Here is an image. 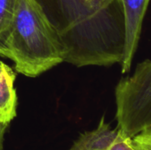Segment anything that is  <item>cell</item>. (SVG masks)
<instances>
[{
  "mask_svg": "<svg viewBox=\"0 0 151 150\" xmlns=\"http://www.w3.org/2000/svg\"><path fill=\"white\" fill-rule=\"evenodd\" d=\"M133 141L136 150H151V130L137 134Z\"/></svg>",
  "mask_w": 151,
  "mask_h": 150,
  "instance_id": "cell-8",
  "label": "cell"
},
{
  "mask_svg": "<svg viewBox=\"0 0 151 150\" xmlns=\"http://www.w3.org/2000/svg\"><path fill=\"white\" fill-rule=\"evenodd\" d=\"M0 55L12 60L15 70L36 77L65 62L61 40L35 0H20Z\"/></svg>",
  "mask_w": 151,
  "mask_h": 150,
  "instance_id": "cell-2",
  "label": "cell"
},
{
  "mask_svg": "<svg viewBox=\"0 0 151 150\" xmlns=\"http://www.w3.org/2000/svg\"><path fill=\"white\" fill-rule=\"evenodd\" d=\"M20 0H0V45L9 32Z\"/></svg>",
  "mask_w": 151,
  "mask_h": 150,
  "instance_id": "cell-7",
  "label": "cell"
},
{
  "mask_svg": "<svg viewBox=\"0 0 151 150\" xmlns=\"http://www.w3.org/2000/svg\"><path fill=\"white\" fill-rule=\"evenodd\" d=\"M9 126L8 123L0 122V150H4V137L6 133V130Z\"/></svg>",
  "mask_w": 151,
  "mask_h": 150,
  "instance_id": "cell-9",
  "label": "cell"
},
{
  "mask_svg": "<svg viewBox=\"0 0 151 150\" xmlns=\"http://www.w3.org/2000/svg\"><path fill=\"white\" fill-rule=\"evenodd\" d=\"M118 127L130 138L151 130V60L138 64L115 88Z\"/></svg>",
  "mask_w": 151,
  "mask_h": 150,
  "instance_id": "cell-3",
  "label": "cell"
},
{
  "mask_svg": "<svg viewBox=\"0 0 151 150\" xmlns=\"http://www.w3.org/2000/svg\"><path fill=\"white\" fill-rule=\"evenodd\" d=\"M15 73L0 61V118L10 124L17 114V94L14 88Z\"/></svg>",
  "mask_w": 151,
  "mask_h": 150,
  "instance_id": "cell-6",
  "label": "cell"
},
{
  "mask_svg": "<svg viewBox=\"0 0 151 150\" xmlns=\"http://www.w3.org/2000/svg\"><path fill=\"white\" fill-rule=\"evenodd\" d=\"M57 31L65 62L78 67L121 64L125 17L119 0H35Z\"/></svg>",
  "mask_w": 151,
  "mask_h": 150,
  "instance_id": "cell-1",
  "label": "cell"
},
{
  "mask_svg": "<svg viewBox=\"0 0 151 150\" xmlns=\"http://www.w3.org/2000/svg\"><path fill=\"white\" fill-rule=\"evenodd\" d=\"M122 5L125 17V50L120 64L121 72H129L136 53L142 25L150 0H119Z\"/></svg>",
  "mask_w": 151,
  "mask_h": 150,
  "instance_id": "cell-5",
  "label": "cell"
},
{
  "mask_svg": "<svg viewBox=\"0 0 151 150\" xmlns=\"http://www.w3.org/2000/svg\"><path fill=\"white\" fill-rule=\"evenodd\" d=\"M0 122H4V121H3V120L1 119V118H0ZM4 123H5V122H4Z\"/></svg>",
  "mask_w": 151,
  "mask_h": 150,
  "instance_id": "cell-10",
  "label": "cell"
},
{
  "mask_svg": "<svg viewBox=\"0 0 151 150\" xmlns=\"http://www.w3.org/2000/svg\"><path fill=\"white\" fill-rule=\"evenodd\" d=\"M69 150H136L133 138L101 118L92 130L79 135Z\"/></svg>",
  "mask_w": 151,
  "mask_h": 150,
  "instance_id": "cell-4",
  "label": "cell"
}]
</instances>
